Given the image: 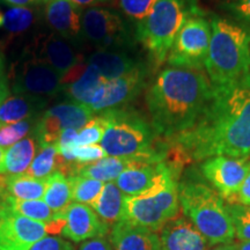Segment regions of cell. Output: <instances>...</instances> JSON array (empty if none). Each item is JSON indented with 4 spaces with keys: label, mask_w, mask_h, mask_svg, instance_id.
Returning a JSON list of instances; mask_svg holds the SVG:
<instances>
[{
    "label": "cell",
    "mask_w": 250,
    "mask_h": 250,
    "mask_svg": "<svg viewBox=\"0 0 250 250\" xmlns=\"http://www.w3.org/2000/svg\"><path fill=\"white\" fill-rule=\"evenodd\" d=\"M211 23L204 14L193 15L176 35L167 62L171 67L202 70L205 66L211 41Z\"/></svg>",
    "instance_id": "obj_8"
},
{
    "label": "cell",
    "mask_w": 250,
    "mask_h": 250,
    "mask_svg": "<svg viewBox=\"0 0 250 250\" xmlns=\"http://www.w3.org/2000/svg\"><path fill=\"white\" fill-rule=\"evenodd\" d=\"M83 8L70 0H46L44 2L45 22L52 31L70 41L81 37Z\"/></svg>",
    "instance_id": "obj_19"
},
{
    "label": "cell",
    "mask_w": 250,
    "mask_h": 250,
    "mask_svg": "<svg viewBox=\"0 0 250 250\" xmlns=\"http://www.w3.org/2000/svg\"><path fill=\"white\" fill-rule=\"evenodd\" d=\"M118 1L124 14L138 23L151 13L159 0H118Z\"/></svg>",
    "instance_id": "obj_36"
},
{
    "label": "cell",
    "mask_w": 250,
    "mask_h": 250,
    "mask_svg": "<svg viewBox=\"0 0 250 250\" xmlns=\"http://www.w3.org/2000/svg\"><path fill=\"white\" fill-rule=\"evenodd\" d=\"M37 120L39 117L29 118V120H24L13 124L1 125L0 126V147H11L12 145L26 138L27 134L33 133Z\"/></svg>",
    "instance_id": "obj_33"
},
{
    "label": "cell",
    "mask_w": 250,
    "mask_h": 250,
    "mask_svg": "<svg viewBox=\"0 0 250 250\" xmlns=\"http://www.w3.org/2000/svg\"><path fill=\"white\" fill-rule=\"evenodd\" d=\"M37 147L39 143L33 133L31 137H26L8 147L7 151H5L1 175L26 174L35 158Z\"/></svg>",
    "instance_id": "obj_26"
},
{
    "label": "cell",
    "mask_w": 250,
    "mask_h": 250,
    "mask_svg": "<svg viewBox=\"0 0 250 250\" xmlns=\"http://www.w3.org/2000/svg\"><path fill=\"white\" fill-rule=\"evenodd\" d=\"M107 156L100 145L77 146L73 148L74 162L79 165H86Z\"/></svg>",
    "instance_id": "obj_37"
},
{
    "label": "cell",
    "mask_w": 250,
    "mask_h": 250,
    "mask_svg": "<svg viewBox=\"0 0 250 250\" xmlns=\"http://www.w3.org/2000/svg\"><path fill=\"white\" fill-rule=\"evenodd\" d=\"M4 158H5V149L2 147H0V175H1L2 164H4Z\"/></svg>",
    "instance_id": "obj_47"
},
{
    "label": "cell",
    "mask_w": 250,
    "mask_h": 250,
    "mask_svg": "<svg viewBox=\"0 0 250 250\" xmlns=\"http://www.w3.org/2000/svg\"><path fill=\"white\" fill-rule=\"evenodd\" d=\"M9 96V80L8 73L6 71L5 61L0 54V104Z\"/></svg>",
    "instance_id": "obj_40"
},
{
    "label": "cell",
    "mask_w": 250,
    "mask_h": 250,
    "mask_svg": "<svg viewBox=\"0 0 250 250\" xmlns=\"http://www.w3.org/2000/svg\"><path fill=\"white\" fill-rule=\"evenodd\" d=\"M125 195L115 182L104 183L101 193L90 205L100 219L110 228L124 218Z\"/></svg>",
    "instance_id": "obj_25"
},
{
    "label": "cell",
    "mask_w": 250,
    "mask_h": 250,
    "mask_svg": "<svg viewBox=\"0 0 250 250\" xmlns=\"http://www.w3.org/2000/svg\"><path fill=\"white\" fill-rule=\"evenodd\" d=\"M210 250H237V243L235 242L223 243V245L213 246Z\"/></svg>",
    "instance_id": "obj_45"
},
{
    "label": "cell",
    "mask_w": 250,
    "mask_h": 250,
    "mask_svg": "<svg viewBox=\"0 0 250 250\" xmlns=\"http://www.w3.org/2000/svg\"><path fill=\"white\" fill-rule=\"evenodd\" d=\"M56 170H58L57 145H43L39 146V152L26 174L35 179L45 180Z\"/></svg>",
    "instance_id": "obj_31"
},
{
    "label": "cell",
    "mask_w": 250,
    "mask_h": 250,
    "mask_svg": "<svg viewBox=\"0 0 250 250\" xmlns=\"http://www.w3.org/2000/svg\"><path fill=\"white\" fill-rule=\"evenodd\" d=\"M8 5L13 6V7H26L36 4V2L42 1V0H4Z\"/></svg>",
    "instance_id": "obj_44"
},
{
    "label": "cell",
    "mask_w": 250,
    "mask_h": 250,
    "mask_svg": "<svg viewBox=\"0 0 250 250\" xmlns=\"http://www.w3.org/2000/svg\"><path fill=\"white\" fill-rule=\"evenodd\" d=\"M136 160L139 159H127V158H115V156H104L90 164L79 165L76 164L72 170V175L88 177L101 181L103 183L114 182L117 177L123 173L125 169L130 167Z\"/></svg>",
    "instance_id": "obj_24"
},
{
    "label": "cell",
    "mask_w": 250,
    "mask_h": 250,
    "mask_svg": "<svg viewBox=\"0 0 250 250\" xmlns=\"http://www.w3.org/2000/svg\"><path fill=\"white\" fill-rule=\"evenodd\" d=\"M146 76L147 71L144 66L127 76L107 80L102 99L94 105L92 110L94 112H102L110 109L122 108L126 103L132 101L146 87Z\"/></svg>",
    "instance_id": "obj_17"
},
{
    "label": "cell",
    "mask_w": 250,
    "mask_h": 250,
    "mask_svg": "<svg viewBox=\"0 0 250 250\" xmlns=\"http://www.w3.org/2000/svg\"><path fill=\"white\" fill-rule=\"evenodd\" d=\"M105 129L100 146L107 156L162 161L167 149L156 146L159 134L151 122L133 109L116 108L100 112Z\"/></svg>",
    "instance_id": "obj_4"
},
{
    "label": "cell",
    "mask_w": 250,
    "mask_h": 250,
    "mask_svg": "<svg viewBox=\"0 0 250 250\" xmlns=\"http://www.w3.org/2000/svg\"><path fill=\"white\" fill-rule=\"evenodd\" d=\"M176 180L177 169L166 160H136L115 183L125 196L136 197L158 191Z\"/></svg>",
    "instance_id": "obj_11"
},
{
    "label": "cell",
    "mask_w": 250,
    "mask_h": 250,
    "mask_svg": "<svg viewBox=\"0 0 250 250\" xmlns=\"http://www.w3.org/2000/svg\"><path fill=\"white\" fill-rule=\"evenodd\" d=\"M64 215L65 225L61 234L72 242L80 243L104 237L110 229L89 205L72 203Z\"/></svg>",
    "instance_id": "obj_16"
},
{
    "label": "cell",
    "mask_w": 250,
    "mask_h": 250,
    "mask_svg": "<svg viewBox=\"0 0 250 250\" xmlns=\"http://www.w3.org/2000/svg\"><path fill=\"white\" fill-rule=\"evenodd\" d=\"M45 111L61 122L62 130H80L92 120L93 115L95 114L89 107L77 102L58 103Z\"/></svg>",
    "instance_id": "obj_29"
},
{
    "label": "cell",
    "mask_w": 250,
    "mask_h": 250,
    "mask_svg": "<svg viewBox=\"0 0 250 250\" xmlns=\"http://www.w3.org/2000/svg\"><path fill=\"white\" fill-rule=\"evenodd\" d=\"M24 52L29 54L57 72L62 79L83 62L73 41H70L52 31L50 34H41L28 46Z\"/></svg>",
    "instance_id": "obj_13"
},
{
    "label": "cell",
    "mask_w": 250,
    "mask_h": 250,
    "mask_svg": "<svg viewBox=\"0 0 250 250\" xmlns=\"http://www.w3.org/2000/svg\"><path fill=\"white\" fill-rule=\"evenodd\" d=\"M180 208L179 186L173 182L149 195L125 196L123 219L159 233L167 221L179 217Z\"/></svg>",
    "instance_id": "obj_7"
},
{
    "label": "cell",
    "mask_w": 250,
    "mask_h": 250,
    "mask_svg": "<svg viewBox=\"0 0 250 250\" xmlns=\"http://www.w3.org/2000/svg\"><path fill=\"white\" fill-rule=\"evenodd\" d=\"M49 99L29 94H15L8 96L0 104V125L37 118L45 111Z\"/></svg>",
    "instance_id": "obj_21"
},
{
    "label": "cell",
    "mask_w": 250,
    "mask_h": 250,
    "mask_svg": "<svg viewBox=\"0 0 250 250\" xmlns=\"http://www.w3.org/2000/svg\"><path fill=\"white\" fill-rule=\"evenodd\" d=\"M70 1L79 6L80 8H89V7H98L100 5L110 4L111 0H70Z\"/></svg>",
    "instance_id": "obj_43"
},
{
    "label": "cell",
    "mask_w": 250,
    "mask_h": 250,
    "mask_svg": "<svg viewBox=\"0 0 250 250\" xmlns=\"http://www.w3.org/2000/svg\"><path fill=\"white\" fill-rule=\"evenodd\" d=\"M183 162L213 156L250 159V74L213 88V96L191 129L171 138Z\"/></svg>",
    "instance_id": "obj_1"
},
{
    "label": "cell",
    "mask_w": 250,
    "mask_h": 250,
    "mask_svg": "<svg viewBox=\"0 0 250 250\" xmlns=\"http://www.w3.org/2000/svg\"><path fill=\"white\" fill-rule=\"evenodd\" d=\"M2 23H4V11H2L1 6H0V29H1Z\"/></svg>",
    "instance_id": "obj_48"
},
{
    "label": "cell",
    "mask_w": 250,
    "mask_h": 250,
    "mask_svg": "<svg viewBox=\"0 0 250 250\" xmlns=\"http://www.w3.org/2000/svg\"><path fill=\"white\" fill-rule=\"evenodd\" d=\"M86 62L95 67L105 80L117 79L144 67L142 62L120 50H98Z\"/></svg>",
    "instance_id": "obj_22"
},
{
    "label": "cell",
    "mask_w": 250,
    "mask_h": 250,
    "mask_svg": "<svg viewBox=\"0 0 250 250\" xmlns=\"http://www.w3.org/2000/svg\"><path fill=\"white\" fill-rule=\"evenodd\" d=\"M161 250H208L210 245L189 219L176 217L159 230Z\"/></svg>",
    "instance_id": "obj_18"
},
{
    "label": "cell",
    "mask_w": 250,
    "mask_h": 250,
    "mask_svg": "<svg viewBox=\"0 0 250 250\" xmlns=\"http://www.w3.org/2000/svg\"><path fill=\"white\" fill-rule=\"evenodd\" d=\"M46 179L40 180L27 174L0 175V198L36 201L44 197Z\"/></svg>",
    "instance_id": "obj_23"
},
{
    "label": "cell",
    "mask_w": 250,
    "mask_h": 250,
    "mask_svg": "<svg viewBox=\"0 0 250 250\" xmlns=\"http://www.w3.org/2000/svg\"><path fill=\"white\" fill-rule=\"evenodd\" d=\"M237 250H250V241L237 243Z\"/></svg>",
    "instance_id": "obj_46"
},
{
    "label": "cell",
    "mask_w": 250,
    "mask_h": 250,
    "mask_svg": "<svg viewBox=\"0 0 250 250\" xmlns=\"http://www.w3.org/2000/svg\"><path fill=\"white\" fill-rule=\"evenodd\" d=\"M234 204L250 206V169L247 174L245 181H243L241 188H240L239 192H237Z\"/></svg>",
    "instance_id": "obj_42"
},
{
    "label": "cell",
    "mask_w": 250,
    "mask_h": 250,
    "mask_svg": "<svg viewBox=\"0 0 250 250\" xmlns=\"http://www.w3.org/2000/svg\"><path fill=\"white\" fill-rule=\"evenodd\" d=\"M179 201L184 215L208 240L210 247L229 243L235 239L226 205L210 187L196 182L181 184Z\"/></svg>",
    "instance_id": "obj_6"
},
{
    "label": "cell",
    "mask_w": 250,
    "mask_h": 250,
    "mask_svg": "<svg viewBox=\"0 0 250 250\" xmlns=\"http://www.w3.org/2000/svg\"><path fill=\"white\" fill-rule=\"evenodd\" d=\"M39 11L35 7H9L4 12V23L1 30L4 34L5 44H8L12 40L23 35L35 26Z\"/></svg>",
    "instance_id": "obj_27"
},
{
    "label": "cell",
    "mask_w": 250,
    "mask_h": 250,
    "mask_svg": "<svg viewBox=\"0 0 250 250\" xmlns=\"http://www.w3.org/2000/svg\"><path fill=\"white\" fill-rule=\"evenodd\" d=\"M110 243L114 250H161L158 233L124 219L111 227Z\"/></svg>",
    "instance_id": "obj_20"
},
{
    "label": "cell",
    "mask_w": 250,
    "mask_h": 250,
    "mask_svg": "<svg viewBox=\"0 0 250 250\" xmlns=\"http://www.w3.org/2000/svg\"><path fill=\"white\" fill-rule=\"evenodd\" d=\"M105 124L102 117L96 116L93 117L85 126L78 130V134L76 138V147L77 146H87V145H96L101 142L103 133H104Z\"/></svg>",
    "instance_id": "obj_35"
},
{
    "label": "cell",
    "mask_w": 250,
    "mask_h": 250,
    "mask_svg": "<svg viewBox=\"0 0 250 250\" xmlns=\"http://www.w3.org/2000/svg\"><path fill=\"white\" fill-rule=\"evenodd\" d=\"M0 126H1V125H0Z\"/></svg>",
    "instance_id": "obj_51"
},
{
    "label": "cell",
    "mask_w": 250,
    "mask_h": 250,
    "mask_svg": "<svg viewBox=\"0 0 250 250\" xmlns=\"http://www.w3.org/2000/svg\"><path fill=\"white\" fill-rule=\"evenodd\" d=\"M64 90L74 102L92 109L102 99L105 80L92 65L83 62L62 78Z\"/></svg>",
    "instance_id": "obj_15"
},
{
    "label": "cell",
    "mask_w": 250,
    "mask_h": 250,
    "mask_svg": "<svg viewBox=\"0 0 250 250\" xmlns=\"http://www.w3.org/2000/svg\"><path fill=\"white\" fill-rule=\"evenodd\" d=\"M2 201H1V198H0V213H1V210H2Z\"/></svg>",
    "instance_id": "obj_49"
},
{
    "label": "cell",
    "mask_w": 250,
    "mask_h": 250,
    "mask_svg": "<svg viewBox=\"0 0 250 250\" xmlns=\"http://www.w3.org/2000/svg\"><path fill=\"white\" fill-rule=\"evenodd\" d=\"M68 179L72 187V199L74 203H80V204L92 205L104 187V183L101 181L78 176V175L68 176Z\"/></svg>",
    "instance_id": "obj_32"
},
{
    "label": "cell",
    "mask_w": 250,
    "mask_h": 250,
    "mask_svg": "<svg viewBox=\"0 0 250 250\" xmlns=\"http://www.w3.org/2000/svg\"><path fill=\"white\" fill-rule=\"evenodd\" d=\"M226 208L232 220L236 239L241 242L250 241V206L227 204Z\"/></svg>",
    "instance_id": "obj_34"
},
{
    "label": "cell",
    "mask_w": 250,
    "mask_h": 250,
    "mask_svg": "<svg viewBox=\"0 0 250 250\" xmlns=\"http://www.w3.org/2000/svg\"><path fill=\"white\" fill-rule=\"evenodd\" d=\"M223 7L236 20L250 27V0H228Z\"/></svg>",
    "instance_id": "obj_38"
},
{
    "label": "cell",
    "mask_w": 250,
    "mask_h": 250,
    "mask_svg": "<svg viewBox=\"0 0 250 250\" xmlns=\"http://www.w3.org/2000/svg\"><path fill=\"white\" fill-rule=\"evenodd\" d=\"M78 250H114L111 243L104 237H96L83 242Z\"/></svg>",
    "instance_id": "obj_41"
},
{
    "label": "cell",
    "mask_w": 250,
    "mask_h": 250,
    "mask_svg": "<svg viewBox=\"0 0 250 250\" xmlns=\"http://www.w3.org/2000/svg\"><path fill=\"white\" fill-rule=\"evenodd\" d=\"M81 37L98 50H122L131 45L130 30L116 11L105 7L83 9Z\"/></svg>",
    "instance_id": "obj_9"
},
{
    "label": "cell",
    "mask_w": 250,
    "mask_h": 250,
    "mask_svg": "<svg viewBox=\"0 0 250 250\" xmlns=\"http://www.w3.org/2000/svg\"><path fill=\"white\" fill-rule=\"evenodd\" d=\"M46 1V0H42V2H45Z\"/></svg>",
    "instance_id": "obj_50"
},
{
    "label": "cell",
    "mask_w": 250,
    "mask_h": 250,
    "mask_svg": "<svg viewBox=\"0 0 250 250\" xmlns=\"http://www.w3.org/2000/svg\"><path fill=\"white\" fill-rule=\"evenodd\" d=\"M30 250H76L73 245L67 240L58 236H45L40 240Z\"/></svg>",
    "instance_id": "obj_39"
},
{
    "label": "cell",
    "mask_w": 250,
    "mask_h": 250,
    "mask_svg": "<svg viewBox=\"0 0 250 250\" xmlns=\"http://www.w3.org/2000/svg\"><path fill=\"white\" fill-rule=\"evenodd\" d=\"M46 234H49L46 224L31 220L11 210L7 205H2L0 213V250H30Z\"/></svg>",
    "instance_id": "obj_12"
},
{
    "label": "cell",
    "mask_w": 250,
    "mask_h": 250,
    "mask_svg": "<svg viewBox=\"0 0 250 250\" xmlns=\"http://www.w3.org/2000/svg\"><path fill=\"white\" fill-rule=\"evenodd\" d=\"M52 212L57 215H64L65 211L72 204V187L70 179L62 171L56 170L46 179V190L43 197Z\"/></svg>",
    "instance_id": "obj_28"
},
{
    "label": "cell",
    "mask_w": 250,
    "mask_h": 250,
    "mask_svg": "<svg viewBox=\"0 0 250 250\" xmlns=\"http://www.w3.org/2000/svg\"><path fill=\"white\" fill-rule=\"evenodd\" d=\"M2 202L11 210L17 212V213L23 215L26 218H29L31 220L40 221V223L46 225L57 220V219L65 217V215L55 214L48 204L44 201H42V199H36V201H18V199L7 198L4 199Z\"/></svg>",
    "instance_id": "obj_30"
},
{
    "label": "cell",
    "mask_w": 250,
    "mask_h": 250,
    "mask_svg": "<svg viewBox=\"0 0 250 250\" xmlns=\"http://www.w3.org/2000/svg\"><path fill=\"white\" fill-rule=\"evenodd\" d=\"M8 79L14 94L51 98L64 90L62 77L54 68L27 52L12 65Z\"/></svg>",
    "instance_id": "obj_10"
},
{
    "label": "cell",
    "mask_w": 250,
    "mask_h": 250,
    "mask_svg": "<svg viewBox=\"0 0 250 250\" xmlns=\"http://www.w3.org/2000/svg\"><path fill=\"white\" fill-rule=\"evenodd\" d=\"M250 169L248 160L228 156H213L202 165V173L213 186L221 198L234 204L237 192Z\"/></svg>",
    "instance_id": "obj_14"
},
{
    "label": "cell",
    "mask_w": 250,
    "mask_h": 250,
    "mask_svg": "<svg viewBox=\"0 0 250 250\" xmlns=\"http://www.w3.org/2000/svg\"><path fill=\"white\" fill-rule=\"evenodd\" d=\"M210 23L205 70L212 88H223L250 74V31L219 17H212Z\"/></svg>",
    "instance_id": "obj_3"
},
{
    "label": "cell",
    "mask_w": 250,
    "mask_h": 250,
    "mask_svg": "<svg viewBox=\"0 0 250 250\" xmlns=\"http://www.w3.org/2000/svg\"><path fill=\"white\" fill-rule=\"evenodd\" d=\"M213 96L202 70L168 67L146 93L151 123L159 136L171 139L191 129Z\"/></svg>",
    "instance_id": "obj_2"
},
{
    "label": "cell",
    "mask_w": 250,
    "mask_h": 250,
    "mask_svg": "<svg viewBox=\"0 0 250 250\" xmlns=\"http://www.w3.org/2000/svg\"><path fill=\"white\" fill-rule=\"evenodd\" d=\"M204 14L197 0H159L147 17L137 23L136 39L147 50L155 66L165 62L176 35L193 15Z\"/></svg>",
    "instance_id": "obj_5"
}]
</instances>
